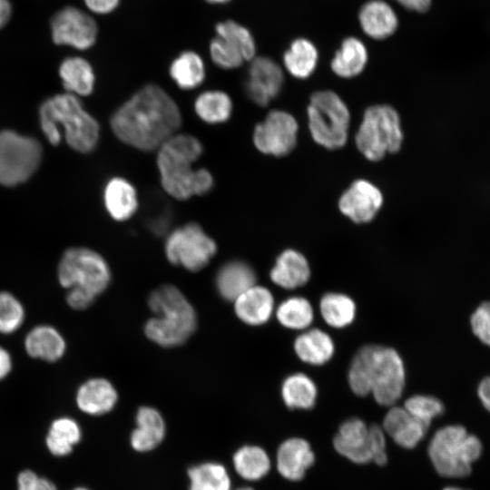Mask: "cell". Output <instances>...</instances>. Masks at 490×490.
Segmentation results:
<instances>
[{"label": "cell", "instance_id": "6da1fadb", "mask_svg": "<svg viewBox=\"0 0 490 490\" xmlns=\"http://www.w3.org/2000/svg\"><path fill=\"white\" fill-rule=\"evenodd\" d=\"M181 122L180 108L173 98L160 85L149 83L116 109L110 124L122 142L152 152L176 134Z\"/></svg>", "mask_w": 490, "mask_h": 490}, {"label": "cell", "instance_id": "7a4b0ae2", "mask_svg": "<svg viewBox=\"0 0 490 490\" xmlns=\"http://www.w3.org/2000/svg\"><path fill=\"white\" fill-rule=\"evenodd\" d=\"M202 152V143L197 137L178 132L157 150L156 165L167 194L185 201L211 191L214 186L211 173L205 168L193 167Z\"/></svg>", "mask_w": 490, "mask_h": 490}, {"label": "cell", "instance_id": "3957f363", "mask_svg": "<svg viewBox=\"0 0 490 490\" xmlns=\"http://www.w3.org/2000/svg\"><path fill=\"white\" fill-rule=\"evenodd\" d=\"M39 121L45 138L53 145H58L64 136L73 150L89 153L99 142L98 122L74 94L65 93L45 100L40 106Z\"/></svg>", "mask_w": 490, "mask_h": 490}, {"label": "cell", "instance_id": "277c9868", "mask_svg": "<svg viewBox=\"0 0 490 490\" xmlns=\"http://www.w3.org/2000/svg\"><path fill=\"white\" fill-rule=\"evenodd\" d=\"M147 304L153 316L145 322L143 331L152 343L165 348H175L195 332L196 310L176 286L165 284L154 289Z\"/></svg>", "mask_w": 490, "mask_h": 490}, {"label": "cell", "instance_id": "5b68a950", "mask_svg": "<svg viewBox=\"0 0 490 490\" xmlns=\"http://www.w3.org/2000/svg\"><path fill=\"white\" fill-rule=\"evenodd\" d=\"M482 452L480 439L460 425L441 427L428 445V456L436 471L449 478L469 475Z\"/></svg>", "mask_w": 490, "mask_h": 490}, {"label": "cell", "instance_id": "8992f818", "mask_svg": "<svg viewBox=\"0 0 490 490\" xmlns=\"http://www.w3.org/2000/svg\"><path fill=\"white\" fill-rule=\"evenodd\" d=\"M355 142L362 155L372 162L399 151L403 132L397 112L386 104L368 107L364 113Z\"/></svg>", "mask_w": 490, "mask_h": 490}, {"label": "cell", "instance_id": "52a82bcc", "mask_svg": "<svg viewBox=\"0 0 490 490\" xmlns=\"http://www.w3.org/2000/svg\"><path fill=\"white\" fill-rule=\"evenodd\" d=\"M312 139L326 149L343 147L348 140L350 113L344 101L332 91L314 93L307 108Z\"/></svg>", "mask_w": 490, "mask_h": 490}, {"label": "cell", "instance_id": "ba28073f", "mask_svg": "<svg viewBox=\"0 0 490 490\" xmlns=\"http://www.w3.org/2000/svg\"><path fill=\"white\" fill-rule=\"evenodd\" d=\"M57 278L66 290L80 288L98 297L109 287L112 271L99 252L86 247H72L59 260Z\"/></svg>", "mask_w": 490, "mask_h": 490}, {"label": "cell", "instance_id": "9c48e42d", "mask_svg": "<svg viewBox=\"0 0 490 490\" xmlns=\"http://www.w3.org/2000/svg\"><path fill=\"white\" fill-rule=\"evenodd\" d=\"M164 252L172 264L196 272L206 267L215 256L217 244L198 223L189 222L167 235Z\"/></svg>", "mask_w": 490, "mask_h": 490}, {"label": "cell", "instance_id": "30bf717a", "mask_svg": "<svg viewBox=\"0 0 490 490\" xmlns=\"http://www.w3.org/2000/svg\"><path fill=\"white\" fill-rule=\"evenodd\" d=\"M40 142L11 130L0 132V184L15 186L35 172L42 160Z\"/></svg>", "mask_w": 490, "mask_h": 490}, {"label": "cell", "instance_id": "8fae6325", "mask_svg": "<svg viewBox=\"0 0 490 490\" xmlns=\"http://www.w3.org/2000/svg\"><path fill=\"white\" fill-rule=\"evenodd\" d=\"M406 381L399 354L392 348L375 345L369 368L370 393L381 406L394 405L401 397Z\"/></svg>", "mask_w": 490, "mask_h": 490}, {"label": "cell", "instance_id": "7c38bea8", "mask_svg": "<svg viewBox=\"0 0 490 490\" xmlns=\"http://www.w3.org/2000/svg\"><path fill=\"white\" fill-rule=\"evenodd\" d=\"M216 35L210 43L212 62L224 70L236 69L255 57L256 44L250 32L233 20L215 26Z\"/></svg>", "mask_w": 490, "mask_h": 490}, {"label": "cell", "instance_id": "4fadbf2b", "mask_svg": "<svg viewBox=\"0 0 490 490\" xmlns=\"http://www.w3.org/2000/svg\"><path fill=\"white\" fill-rule=\"evenodd\" d=\"M299 124L289 113L270 111L253 131V143L264 154L281 157L296 146Z\"/></svg>", "mask_w": 490, "mask_h": 490}, {"label": "cell", "instance_id": "5bb4252c", "mask_svg": "<svg viewBox=\"0 0 490 490\" xmlns=\"http://www.w3.org/2000/svg\"><path fill=\"white\" fill-rule=\"evenodd\" d=\"M51 32L55 44L87 50L95 44L98 27L87 13L74 6H66L53 15Z\"/></svg>", "mask_w": 490, "mask_h": 490}, {"label": "cell", "instance_id": "9a60e30c", "mask_svg": "<svg viewBox=\"0 0 490 490\" xmlns=\"http://www.w3.org/2000/svg\"><path fill=\"white\" fill-rule=\"evenodd\" d=\"M283 81L282 69L274 60L254 57L249 66L244 91L252 103L266 106L280 93Z\"/></svg>", "mask_w": 490, "mask_h": 490}, {"label": "cell", "instance_id": "2e32d148", "mask_svg": "<svg viewBox=\"0 0 490 490\" xmlns=\"http://www.w3.org/2000/svg\"><path fill=\"white\" fill-rule=\"evenodd\" d=\"M383 204L381 191L367 180L355 181L341 195L339 211L356 223L372 220Z\"/></svg>", "mask_w": 490, "mask_h": 490}, {"label": "cell", "instance_id": "e0dca14e", "mask_svg": "<svg viewBox=\"0 0 490 490\" xmlns=\"http://www.w3.org/2000/svg\"><path fill=\"white\" fill-rule=\"evenodd\" d=\"M334 446L340 455L354 463L373 461L368 427L359 418L353 417L341 424L334 438Z\"/></svg>", "mask_w": 490, "mask_h": 490}, {"label": "cell", "instance_id": "ac0fdd59", "mask_svg": "<svg viewBox=\"0 0 490 490\" xmlns=\"http://www.w3.org/2000/svg\"><path fill=\"white\" fill-rule=\"evenodd\" d=\"M118 392L113 384L104 377L85 380L75 394L77 407L90 416H101L114 408Z\"/></svg>", "mask_w": 490, "mask_h": 490}, {"label": "cell", "instance_id": "d6986e66", "mask_svg": "<svg viewBox=\"0 0 490 490\" xmlns=\"http://www.w3.org/2000/svg\"><path fill=\"white\" fill-rule=\"evenodd\" d=\"M236 317L244 324L260 326L270 318L274 311V298L267 288L255 284L233 301Z\"/></svg>", "mask_w": 490, "mask_h": 490}, {"label": "cell", "instance_id": "ffe728a7", "mask_svg": "<svg viewBox=\"0 0 490 490\" xmlns=\"http://www.w3.org/2000/svg\"><path fill=\"white\" fill-rule=\"evenodd\" d=\"M103 199L107 213L115 221L130 220L139 208L137 191L123 177L115 176L106 182Z\"/></svg>", "mask_w": 490, "mask_h": 490}, {"label": "cell", "instance_id": "44dd1931", "mask_svg": "<svg viewBox=\"0 0 490 490\" xmlns=\"http://www.w3.org/2000/svg\"><path fill=\"white\" fill-rule=\"evenodd\" d=\"M218 294L232 302L245 290L256 284V274L250 265L242 260H230L222 264L214 279Z\"/></svg>", "mask_w": 490, "mask_h": 490}, {"label": "cell", "instance_id": "7402d4cb", "mask_svg": "<svg viewBox=\"0 0 490 490\" xmlns=\"http://www.w3.org/2000/svg\"><path fill=\"white\" fill-rule=\"evenodd\" d=\"M24 347L29 357L47 362L61 359L66 351L64 336L50 325L33 328L24 338Z\"/></svg>", "mask_w": 490, "mask_h": 490}, {"label": "cell", "instance_id": "603a6c76", "mask_svg": "<svg viewBox=\"0 0 490 490\" xmlns=\"http://www.w3.org/2000/svg\"><path fill=\"white\" fill-rule=\"evenodd\" d=\"M384 430L404 448H414L425 436L429 426L416 419L403 407H393L386 414Z\"/></svg>", "mask_w": 490, "mask_h": 490}, {"label": "cell", "instance_id": "cb8c5ba5", "mask_svg": "<svg viewBox=\"0 0 490 490\" xmlns=\"http://www.w3.org/2000/svg\"><path fill=\"white\" fill-rule=\"evenodd\" d=\"M136 427L131 434V446L137 452H148L163 440L166 427L161 413L152 407H139L135 416Z\"/></svg>", "mask_w": 490, "mask_h": 490}, {"label": "cell", "instance_id": "d4e9b609", "mask_svg": "<svg viewBox=\"0 0 490 490\" xmlns=\"http://www.w3.org/2000/svg\"><path fill=\"white\" fill-rule=\"evenodd\" d=\"M314 460V454L309 444L301 438L288 439L278 449V470L289 480L301 479L306 470L313 465Z\"/></svg>", "mask_w": 490, "mask_h": 490}, {"label": "cell", "instance_id": "484cf974", "mask_svg": "<svg viewBox=\"0 0 490 490\" xmlns=\"http://www.w3.org/2000/svg\"><path fill=\"white\" fill-rule=\"evenodd\" d=\"M309 276L310 270L307 259L294 250L281 252L270 272L271 281L287 289L303 286Z\"/></svg>", "mask_w": 490, "mask_h": 490}, {"label": "cell", "instance_id": "4316f807", "mask_svg": "<svg viewBox=\"0 0 490 490\" xmlns=\"http://www.w3.org/2000/svg\"><path fill=\"white\" fill-rule=\"evenodd\" d=\"M358 19L363 31L377 40L390 36L398 24L395 11L382 0H371L364 4L359 11Z\"/></svg>", "mask_w": 490, "mask_h": 490}, {"label": "cell", "instance_id": "83f0119b", "mask_svg": "<svg viewBox=\"0 0 490 490\" xmlns=\"http://www.w3.org/2000/svg\"><path fill=\"white\" fill-rule=\"evenodd\" d=\"M59 74L66 93L77 97L93 93L95 74L87 60L79 56L64 59L60 64Z\"/></svg>", "mask_w": 490, "mask_h": 490}, {"label": "cell", "instance_id": "f1b7e54d", "mask_svg": "<svg viewBox=\"0 0 490 490\" xmlns=\"http://www.w3.org/2000/svg\"><path fill=\"white\" fill-rule=\"evenodd\" d=\"M294 349L303 362L323 365L332 358L335 346L328 334L318 328H311L297 337Z\"/></svg>", "mask_w": 490, "mask_h": 490}, {"label": "cell", "instance_id": "f546056e", "mask_svg": "<svg viewBox=\"0 0 490 490\" xmlns=\"http://www.w3.org/2000/svg\"><path fill=\"white\" fill-rule=\"evenodd\" d=\"M169 74L181 90L191 91L198 88L204 82L206 68L199 54L184 51L172 62Z\"/></svg>", "mask_w": 490, "mask_h": 490}, {"label": "cell", "instance_id": "4dcf8cb0", "mask_svg": "<svg viewBox=\"0 0 490 490\" xmlns=\"http://www.w3.org/2000/svg\"><path fill=\"white\" fill-rule=\"evenodd\" d=\"M195 114L208 124L227 122L233 111L230 96L221 90H206L197 95L193 103Z\"/></svg>", "mask_w": 490, "mask_h": 490}, {"label": "cell", "instance_id": "1f68e13d", "mask_svg": "<svg viewBox=\"0 0 490 490\" xmlns=\"http://www.w3.org/2000/svg\"><path fill=\"white\" fill-rule=\"evenodd\" d=\"M368 62L365 44L356 37L346 38L331 61L332 71L339 77L351 78L358 75Z\"/></svg>", "mask_w": 490, "mask_h": 490}, {"label": "cell", "instance_id": "d6a6232c", "mask_svg": "<svg viewBox=\"0 0 490 490\" xmlns=\"http://www.w3.org/2000/svg\"><path fill=\"white\" fill-rule=\"evenodd\" d=\"M82 438L79 424L71 417L62 416L54 419L47 431L45 445L55 456H65L72 453Z\"/></svg>", "mask_w": 490, "mask_h": 490}, {"label": "cell", "instance_id": "836d02e7", "mask_svg": "<svg viewBox=\"0 0 490 490\" xmlns=\"http://www.w3.org/2000/svg\"><path fill=\"white\" fill-rule=\"evenodd\" d=\"M318 59L316 46L305 38L294 40L283 55L285 68L298 79L309 77L317 67Z\"/></svg>", "mask_w": 490, "mask_h": 490}, {"label": "cell", "instance_id": "e575fe53", "mask_svg": "<svg viewBox=\"0 0 490 490\" xmlns=\"http://www.w3.org/2000/svg\"><path fill=\"white\" fill-rule=\"evenodd\" d=\"M281 396L289 408L309 409L315 405L317 387L307 375L295 373L283 381Z\"/></svg>", "mask_w": 490, "mask_h": 490}, {"label": "cell", "instance_id": "d590c367", "mask_svg": "<svg viewBox=\"0 0 490 490\" xmlns=\"http://www.w3.org/2000/svg\"><path fill=\"white\" fill-rule=\"evenodd\" d=\"M233 466L240 477L255 481L268 474L270 469V460L261 447L244 446L235 452Z\"/></svg>", "mask_w": 490, "mask_h": 490}, {"label": "cell", "instance_id": "8d00e7d4", "mask_svg": "<svg viewBox=\"0 0 490 490\" xmlns=\"http://www.w3.org/2000/svg\"><path fill=\"white\" fill-rule=\"evenodd\" d=\"M189 490H230V475L221 464L205 462L188 470Z\"/></svg>", "mask_w": 490, "mask_h": 490}, {"label": "cell", "instance_id": "74e56055", "mask_svg": "<svg viewBox=\"0 0 490 490\" xmlns=\"http://www.w3.org/2000/svg\"><path fill=\"white\" fill-rule=\"evenodd\" d=\"M319 309L325 322L337 328L348 326L356 315L353 299L341 293L325 294L320 299Z\"/></svg>", "mask_w": 490, "mask_h": 490}, {"label": "cell", "instance_id": "f35d334b", "mask_svg": "<svg viewBox=\"0 0 490 490\" xmlns=\"http://www.w3.org/2000/svg\"><path fill=\"white\" fill-rule=\"evenodd\" d=\"M276 317L285 328L300 330L309 327L313 321L314 313L307 299L291 297L277 307Z\"/></svg>", "mask_w": 490, "mask_h": 490}, {"label": "cell", "instance_id": "ab89813d", "mask_svg": "<svg viewBox=\"0 0 490 490\" xmlns=\"http://www.w3.org/2000/svg\"><path fill=\"white\" fill-rule=\"evenodd\" d=\"M25 312L21 301L7 291H0V333L12 334L24 323Z\"/></svg>", "mask_w": 490, "mask_h": 490}, {"label": "cell", "instance_id": "60d3db41", "mask_svg": "<svg viewBox=\"0 0 490 490\" xmlns=\"http://www.w3.org/2000/svg\"><path fill=\"white\" fill-rule=\"evenodd\" d=\"M404 407L412 416L427 426L444 412V405L438 398L426 395L410 397L405 401Z\"/></svg>", "mask_w": 490, "mask_h": 490}, {"label": "cell", "instance_id": "b9f144b4", "mask_svg": "<svg viewBox=\"0 0 490 490\" xmlns=\"http://www.w3.org/2000/svg\"><path fill=\"white\" fill-rule=\"evenodd\" d=\"M474 335L485 346L490 347V301L482 302L470 317Z\"/></svg>", "mask_w": 490, "mask_h": 490}, {"label": "cell", "instance_id": "7bdbcfd3", "mask_svg": "<svg viewBox=\"0 0 490 490\" xmlns=\"http://www.w3.org/2000/svg\"><path fill=\"white\" fill-rule=\"evenodd\" d=\"M16 483L17 490H57L52 481L29 469L18 474Z\"/></svg>", "mask_w": 490, "mask_h": 490}, {"label": "cell", "instance_id": "ee69618b", "mask_svg": "<svg viewBox=\"0 0 490 490\" xmlns=\"http://www.w3.org/2000/svg\"><path fill=\"white\" fill-rule=\"evenodd\" d=\"M368 432L373 449V462L377 465H384L387 462L384 431L380 426L373 425L368 427Z\"/></svg>", "mask_w": 490, "mask_h": 490}, {"label": "cell", "instance_id": "f6af8a7d", "mask_svg": "<svg viewBox=\"0 0 490 490\" xmlns=\"http://www.w3.org/2000/svg\"><path fill=\"white\" fill-rule=\"evenodd\" d=\"M93 293L80 288H72L67 289L66 303L76 310H82L89 308L96 299Z\"/></svg>", "mask_w": 490, "mask_h": 490}, {"label": "cell", "instance_id": "bcb514c9", "mask_svg": "<svg viewBox=\"0 0 490 490\" xmlns=\"http://www.w3.org/2000/svg\"><path fill=\"white\" fill-rule=\"evenodd\" d=\"M86 7L94 14L106 15L113 12L120 0H83Z\"/></svg>", "mask_w": 490, "mask_h": 490}, {"label": "cell", "instance_id": "7dc6e473", "mask_svg": "<svg viewBox=\"0 0 490 490\" xmlns=\"http://www.w3.org/2000/svg\"><path fill=\"white\" fill-rule=\"evenodd\" d=\"M477 396L484 407L490 412V376L480 380L477 387Z\"/></svg>", "mask_w": 490, "mask_h": 490}, {"label": "cell", "instance_id": "c3c4849f", "mask_svg": "<svg viewBox=\"0 0 490 490\" xmlns=\"http://www.w3.org/2000/svg\"><path fill=\"white\" fill-rule=\"evenodd\" d=\"M13 361L10 353L0 346V380L5 379L11 372Z\"/></svg>", "mask_w": 490, "mask_h": 490}, {"label": "cell", "instance_id": "681fc988", "mask_svg": "<svg viewBox=\"0 0 490 490\" xmlns=\"http://www.w3.org/2000/svg\"><path fill=\"white\" fill-rule=\"evenodd\" d=\"M405 8L410 11L425 12L431 4V0H395Z\"/></svg>", "mask_w": 490, "mask_h": 490}, {"label": "cell", "instance_id": "f907efd6", "mask_svg": "<svg viewBox=\"0 0 490 490\" xmlns=\"http://www.w3.org/2000/svg\"><path fill=\"white\" fill-rule=\"evenodd\" d=\"M12 15V5L8 0H0V29L9 21Z\"/></svg>", "mask_w": 490, "mask_h": 490}, {"label": "cell", "instance_id": "816d5d0a", "mask_svg": "<svg viewBox=\"0 0 490 490\" xmlns=\"http://www.w3.org/2000/svg\"><path fill=\"white\" fill-rule=\"evenodd\" d=\"M205 1L211 4H225V3L230 2V0H205Z\"/></svg>", "mask_w": 490, "mask_h": 490}, {"label": "cell", "instance_id": "f5cc1de1", "mask_svg": "<svg viewBox=\"0 0 490 490\" xmlns=\"http://www.w3.org/2000/svg\"><path fill=\"white\" fill-rule=\"evenodd\" d=\"M443 490H466V489H462V488L455 487V486H448V487L444 488Z\"/></svg>", "mask_w": 490, "mask_h": 490}, {"label": "cell", "instance_id": "db71d44e", "mask_svg": "<svg viewBox=\"0 0 490 490\" xmlns=\"http://www.w3.org/2000/svg\"><path fill=\"white\" fill-rule=\"evenodd\" d=\"M236 490H254V489L251 488V487H240V488H238Z\"/></svg>", "mask_w": 490, "mask_h": 490}, {"label": "cell", "instance_id": "11a10c76", "mask_svg": "<svg viewBox=\"0 0 490 490\" xmlns=\"http://www.w3.org/2000/svg\"><path fill=\"white\" fill-rule=\"evenodd\" d=\"M73 490H90V489H88V488H86V487L79 486V487H76V488H74V489H73Z\"/></svg>", "mask_w": 490, "mask_h": 490}]
</instances>
